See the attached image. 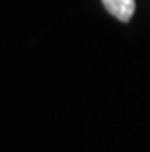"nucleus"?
<instances>
[{"label":"nucleus","mask_w":150,"mask_h":152,"mask_svg":"<svg viewBox=\"0 0 150 152\" xmlns=\"http://www.w3.org/2000/svg\"><path fill=\"white\" fill-rule=\"evenodd\" d=\"M109 14L121 22H129L135 12V0H101Z\"/></svg>","instance_id":"1"}]
</instances>
